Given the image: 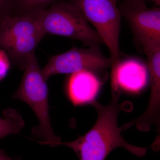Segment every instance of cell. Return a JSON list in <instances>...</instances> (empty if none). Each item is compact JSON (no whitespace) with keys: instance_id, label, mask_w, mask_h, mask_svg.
<instances>
[{"instance_id":"obj_1","label":"cell","mask_w":160,"mask_h":160,"mask_svg":"<svg viewBox=\"0 0 160 160\" xmlns=\"http://www.w3.org/2000/svg\"><path fill=\"white\" fill-rule=\"evenodd\" d=\"M112 100L104 106L96 100L90 103L96 109L97 119L93 127L86 134L74 141L61 142L60 145L72 149L80 160H105L116 148L122 147L139 157L144 156L147 148L132 145L126 142L121 134L118 117L121 106L119 88H111Z\"/></svg>"},{"instance_id":"obj_2","label":"cell","mask_w":160,"mask_h":160,"mask_svg":"<svg viewBox=\"0 0 160 160\" xmlns=\"http://www.w3.org/2000/svg\"><path fill=\"white\" fill-rule=\"evenodd\" d=\"M22 78L13 96L15 99L25 102L32 109L39 125L32 129L39 142L52 147L60 146L61 138L54 133L49 117L47 81L43 75L35 53L29 57L24 69Z\"/></svg>"},{"instance_id":"obj_3","label":"cell","mask_w":160,"mask_h":160,"mask_svg":"<svg viewBox=\"0 0 160 160\" xmlns=\"http://www.w3.org/2000/svg\"><path fill=\"white\" fill-rule=\"evenodd\" d=\"M45 36L37 16L9 14L0 19V49L19 69H25Z\"/></svg>"},{"instance_id":"obj_4","label":"cell","mask_w":160,"mask_h":160,"mask_svg":"<svg viewBox=\"0 0 160 160\" xmlns=\"http://www.w3.org/2000/svg\"><path fill=\"white\" fill-rule=\"evenodd\" d=\"M45 35H55L78 40L89 47H98L102 39L77 7L61 2L37 15Z\"/></svg>"},{"instance_id":"obj_5","label":"cell","mask_w":160,"mask_h":160,"mask_svg":"<svg viewBox=\"0 0 160 160\" xmlns=\"http://www.w3.org/2000/svg\"><path fill=\"white\" fill-rule=\"evenodd\" d=\"M109 49L112 62L111 73L120 63L119 36L121 15L117 0H73Z\"/></svg>"},{"instance_id":"obj_6","label":"cell","mask_w":160,"mask_h":160,"mask_svg":"<svg viewBox=\"0 0 160 160\" xmlns=\"http://www.w3.org/2000/svg\"><path fill=\"white\" fill-rule=\"evenodd\" d=\"M111 65L110 58L103 55L98 47L74 48L50 58L42 71L47 81L54 75L71 74L82 70L103 71Z\"/></svg>"},{"instance_id":"obj_7","label":"cell","mask_w":160,"mask_h":160,"mask_svg":"<svg viewBox=\"0 0 160 160\" xmlns=\"http://www.w3.org/2000/svg\"><path fill=\"white\" fill-rule=\"evenodd\" d=\"M119 9L146 54L160 49L159 7L148 8L123 2Z\"/></svg>"},{"instance_id":"obj_8","label":"cell","mask_w":160,"mask_h":160,"mask_svg":"<svg viewBox=\"0 0 160 160\" xmlns=\"http://www.w3.org/2000/svg\"><path fill=\"white\" fill-rule=\"evenodd\" d=\"M146 54L148 61L147 68L151 82V93L148 107L141 116L123 126L126 129L135 125L140 131L148 132L152 125H156L159 132L160 49Z\"/></svg>"},{"instance_id":"obj_9","label":"cell","mask_w":160,"mask_h":160,"mask_svg":"<svg viewBox=\"0 0 160 160\" xmlns=\"http://www.w3.org/2000/svg\"><path fill=\"white\" fill-rule=\"evenodd\" d=\"M149 74L148 68L141 61L134 59L120 62L113 73L111 84H117L119 89L138 93L146 87Z\"/></svg>"},{"instance_id":"obj_10","label":"cell","mask_w":160,"mask_h":160,"mask_svg":"<svg viewBox=\"0 0 160 160\" xmlns=\"http://www.w3.org/2000/svg\"><path fill=\"white\" fill-rule=\"evenodd\" d=\"M102 83L93 72L82 70L71 74L66 91L69 99L75 106L90 104L95 100Z\"/></svg>"},{"instance_id":"obj_11","label":"cell","mask_w":160,"mask_h":160,"mask_svg":"<svg viewBox=\"0 0 160 160\" xmlns=\"http://www.w3.org/2000/svg\"><path fill=\"white\" fill-rule=\"evenodd\" d=\"M25 122L22 115L15 109L9 108L0 118V139L10 134H16L22 130Z\"/></svg>"},{"instance_id":"obj_12","label":"cell","mask_w":160,"mask_h":160,"mask_svg":"<svg viewBox=\"0 0 160 160\" xmlns=\"http://www.w3.org/2000/svg\"><path fill=\"white\" fill-rule=\"evenodd\" d=\"M63 0H14L20 15L36 16L52 5Z\"/></svg>"},{"instance_id":"obj_13","label":"cell","mask_w":160,"mask_h":160,"mask_svg":"<svg viewBox=\"0 0 160 160\" xmlns=\"http://www.w3.org/2000/svg\"><path fill=\"white\" fill-rule=\"evenodd\" d=\"M10 64V59L6 52L0 49V82L8 74Z\"/></svg>"},{"instance_id":"obj_14","label":"cell","mask_w":160,"mask_h":160,"mask_svg":"<svg viewBox=\"0 0 160 160\" xmlns=\"http://www.w3.org/2000/svg\"><path fill=\"white\" fill-rule=\"evenodd\" d=\"M14 2V0H0V19L7 15V9Z\"/></svg>"},{"instance_id":"obj_15","label":"cell","mask_w":160,"mask_h":160,"mask_svg":"<svg viewBox=\"0 0 160 160\" xmlns=\"http://www.w3.org/2000/svg\"><path fill=\"white\" fill-rule=\"evenodd\" d=\"M146 0H123V2L139 6H146Z\"/></svg>"},{"instance_id":"obj_16","label":"cell","mask_w":160,"mask_h":160,"mask_svg":"<svg viewBox=\"0 0 160 160\" xmlns=\"http://www.w3.org/2000/svg\"><path fill=\"white\" fill-rule=\"evenodd\" d=\"M0 160H12L3 150L0 149Z\"/></svg>"},{"instance_id":"obj_17","label":"cell","mask_w":160,"mask_h":160,"mask_svg":"<svg viewBox=\"0 0 160 160\" xmlns=\"http://www.w3.org/2000/svg\"><path fill=\"white\" fill-rule=\"evenodd\" d=\"M151 1L152 2H153L157 6L159 7L160 5V0H151Z\"/></svg>"},{"instance_id":"obj_18","label":"cell","mask_w":160,"mask_h":160,"mask_svg":"<svg viewBox=\"0 0 160 160\" xmlns=\"http://www.w3.org/2000/svg\"><path fill=\"white\" fill-rule=\"evenodd\" d=\"M15 160H22L21 159V158H16Z\"/></svg>"}]
</instances>
